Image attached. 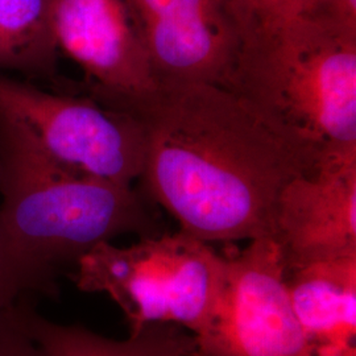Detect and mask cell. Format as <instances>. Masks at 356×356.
Masks as SVG:
<instances>
[{
	"label": "cell",
	"instance_id": "cell-1",
	"mask_svg": "<svg viewBox=\"0 0 356 356\" xmlns=\"http://www.w3.org/2000/svg\"><path fill=\"white\" fill-rule=\"evenodd\" d=\"M118 110L134 115L145 141V194L206 243L270 238L281 191L323 151L293 140L234 91L163 82Z\"/></svg>",
	"mask_w": 356,
	"mask_h": 356
},
{
	"label": "cell",
	"instance_id": "cell-2",
	"mask_svg": "<svg viewBox=\"0 0 356 356\" xmlns=\"http://www.w3.org/2000/svg\"><path fill=\"white\" fill-rule=\"evenodd\" d=\"M0 236L26 270L56 288L54 273L123 234H161L140 194L58 164L0 115Z\"/></svg>",
	"mask_w": 356,
	"mask_h": 356
},
{
	"label": "cell",
	"instance_id": "cell-3",
	"mask_svg": "<svg viewBox=\"0 0 356 356\" xmlns=\"http://www.w3.org/2000/svg\"><path fill=\"white\" fill-rule=\"evenodd\" d=\"M229 90L293 140L356 145V38L317 20L250 23Z\"/></svg>",
	"mask_w": 356,
	"mask_h": 356
},
{
	"label": "cell",
	"instance_id": "cell-4",
	"mask_svg": "<svg viewBox=\"0 0 356 356\" xmlns=\"http://www.w3.org/2000/svg\"><path fill=\"white\" fill-rule=\"evenodd\" d=\"M223 272V254L178 231L143 236L129 247L99 243L78 259L72 280L82 292L110 296L129 335L173 323L200 337L214 313Z\"/></svg>",
	"mask_w": 356,
	"mask_h": 356
},
{
	"label": "cell",
	"instance_id": "cell-5",
	"mask_svg": "<svg viewBox=\"0 0 356 356\" xmlns=\"http://www.w3.org/2000/svg\"><path fill=\"white\" fill-rule=\"evenodd\" d=\"M0 115L26 128L44 152L70 170L128 188L140 178L144 134L127 111L0 74Z\"/></svg>",
	"mask_w": 356,
	"mask_h": 356
},
{
	"label": "cell",
	"instance_id": "cell-6",
	"mask_svg": "<svg viewBox=\"0 0 356 356\" xmlns=\"http://www.w3.org/2000/svg\"><path fill=\"white\" fill-rule=\"evenodd\" d=\"M225 257L222 288L195 356H312L286 288V267L272 238Z\"/></svg>",
	"mask_w": 356,
	"mask_h": 356
},
{
	"label": "cell",
	"instance_id": "cell-7",
	"mask_svg": "<svg viewBox=\"0 0 356 356\" xmlns=\"http://www.w3.org/2000/svg\"><path fill=\"white\" fill-rule=\"evenodd\" d=\"M157 83L229 89L245 24L234 0H126Z\"/></svg>",
	"mask_w": 356,
	"mask_h": 356
},
{
	"label": "cell",
	"instance_id": "cell-8",
	"mask_svg": "<svg viewBox=\"0 0 356 356\" xmlns=\"http://www.w3.org/2000/svg\"><path fill=\"white\" fill-rule=\"evenodd\" d=\"M270 238L286 270L356 256V145L325 149L284 186Z\"/></svg>",
	"mask_w": 356,
	"mask_h": 356
},
{
	"label": "cell",
	"instance_id": "cell-9",
	"mask_svg": "<svg viewBox=\"0 0 356 356\" xmlns=\"http://www.w3.org/2000/svg\"><path fill=\"white\" fill-rule=\"evenodd\" d=\"M57 49L86 74L92 98L119 108L156 89L126 0H49Z\"/></svg>",
	"mask_w": 356,
	"mask_h": 356
},
{
	"label": "cell",
	"instance_id": "cell-10",
	"mask_svg": "<svg viewBox=\"0 0 356 356\" xmlns=\"http://www.w3.org/2000/svg\"><path fill=\"white\" fill-rule=\"evenodd\" d=\"M285 281L312 356H356V256L289 269Z\"/></svg>",
	"mask_w": 356,
	"mask_h": 356
},
{
	"label": "cell",
	"instance_id": "cell-11",
	"mask_svg": "<svg viewBox=\"0 0 356 356\" xmlns=\"http://www.w3.org/2000/svg\"><path fill=\"white\" fill-rule=\"evenodd\" d=\"M26 322L49 356H195L191 331L173 323H153L126 341H115L81 326L54 323L26 305Z\"/></svg>",
	"mask_w": 356,
	"mask_h": 356
},
{
	"label": "cell",
	"instance_id": "cell-12",
	"mask_svg": "<svg viewBox=\"0 0 356 356\" xmlns=\"http://www.w3.org/2000/svg\"><path fill=\"white\" fill-rule=\"evenodd\" d=\"M57 51L49 0H0V67L49 78Z\"/></svg>",
	"mask_w": 356,
	"mask_h": 356
},
{
	"label": "cell",
	"instance_id": "cell-13",
	"mask_svg": "<svg viewBox=\"0 0 356 356\" xmlns=\"http://www.w3.org/2000/svg\"><path fill=\"white\" fill-rule=\"evenodd\" d=\"M31 293L54 296L57 289L15 261L0 236V312L23 302Z\"/></svg>",
	"mask_w": 356,
	"mask_h": 356
},
{
	"label": "cell",
	"instance_id": "cell-14",
	"mask_svg": "<svg viewBox=\"0 0 356 356\" xmlns=\"http://www.w3.org/2000/svg\"><path fill=\"white\" fill-rule=\"evenodd\" d=\"M26 305L0 312V356H49L26 326Z\"/></svg>",
	"mask_w": 356,
	"mask_h": 356
},
{
	"label": "cell",
	"instance_id": "cell-15",
	"mask_svg": "<svg viewBox=\"0 0 356 356\" xmlns=\"http://www.w3.org/2000/svg\"><path fill=\"white\" fill-rule=\"evenodd\" d=\"M245 26L252 22L309 16L319 0H234Z\"/></svg>",
	"mask_w": 356,
	"mask_h": 356
}]
</instances>
